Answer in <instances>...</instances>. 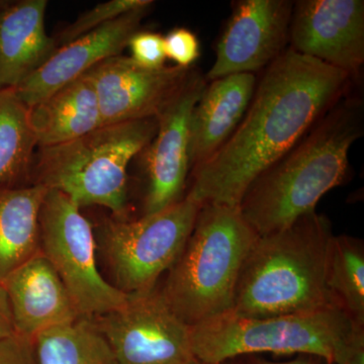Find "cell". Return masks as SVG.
<instances>
[{"label": "cell", "instance_id": "6da1fadb", "mask_svg": "<svg viewBox=\"0 0 364 364\" xmlns=\"http://www.w3.org/2000/svg\"><path fill=\"white\" fill-rule=\"evenodd\" d=\"M352 79L289 48L265 69L233 135L191 171L186 196L203 205L239 207L251 182L349 92Z\"/></svg>", "mask_w": 364, "mask_h": 364}, {"label": "cell", "instance_id": "7a4b0ae2", "mask_svg": "<svg viewBox=\"0 0 364 364\" xmlns=\"http://www.w3.org/2000/svg\"><path fill=\"white\" fill-rule=\"evenodd\" d=\"M363 132V100L347 93L251 182L239 208L255 233H277L316 210L323 196L346 181L349 150Z\"/></svg>", "mask_w": 364, "mask_h": 364}, {"label": "cell", "instance_id": "3957f363", "mask_svg": "<svg viewBox=\"0 0 364 364\" xmlns=\"http://www.w3.org/2000/svg\"><path fill=\"white\" fill-rule=\"evenodd\" d=\"M331 223L316 210L258 237L242 267L230 312L267 318L334 305L326 287Z\"/></svg>", "mask_w": 364, "mask_h": 364}, {"label": "cell", "instance_id": "277c9868", "mask_svg": "<svg viewBox=\"0 0 364 364\" xmlns=\"http://www.w3.org/2000/svg\"><path fill=\"white\" fill-rule=\"evenodd\" d=\"M191 329L200 363L269 352L315 356L329 364H364V325L336 305L267 318L227 312Z\"/></svg>", "mask_w": 364, "mask_h": 364}, {"label": "cell", "instance_id": "5b68a950", "mask_svg": "<svg viewBox=\"0 0 364 364\" xmlns=\"http://www.w3.org/2000/svg\"><path fill=\"white\" fill-rule=\"evenodd\" d=\"M258 237L239 207L203 203L160 289L186 324L193 327L232 310L244 261Z\"/></svg>", "mask_w": 364, "mask_h": 364}, {"label": "cell", "instance_id": "8992f818", "mask_svg": "<svg viewBox=\"0 0 364 364\" xmlns=\"http://www.w3.org/2000/svg\"><path fill=\"white\" fill-rule=\"evenodd\" d=\"M156 132L157 119L152 117L104 124L75 140L38 148L32 165L33 183L61 191L80 208L100 205L123 219L129 164Z\"/></svg>", "mask_w": 364, "mask_h": 364}, {"label": "cell", "instance_id": "52a82bcc", "mask_svg": "<svg viewBox=\"0 0 364 364\" xmlns=\"http://www.w3.org/2000/svg\"><path fill=\"white\" fill-rule=\"evenodd\" d=\"M202 205L184 196L170 207L140 219L105 222L102 247L116 287L127 294L154 289L181 253Z\"/></svg>", "mask_w": 364, "mask_h": 364}, {"label": "cell", "instance_id": "ba28073f", "mask_svg": "<svg viewBox=\"0 0 364 364\" xmlns=\"http://www.w3.org/2000/svg\"><path fill=\"white\" fill-rule=\"evenodd\" d=\"M39 225L41 252L58 273L81 318L98 317L126 303L128 294L100 274L92 227L68 196L48 189Z\"/></svg>", "mask_w": 364, "mask_h": 364}, {"label": "cell", "instance_id": "9c48e42d", "mask_svg": "<svg viewBox=\"0 0 364 364\" xmlns=\"http://www.w3.org/2000/svg\"><path fill=\"white\" fill-rule=\"evenodd\" d=\"M117 364H200L191 326L176 315L155 287L128 294L121 308L92 318Z\"/></svg>", "mask_w": 364, "mask_h": 364}, {"label": "cell", "instance_id": "30bf717a", "mask_svg": "<svg viewBox=\"0 0 364 364\" xmlns=\"http://www.w3.org/2000/svg\"><path fill=\"white\" fill-rule=\"evenodd\" d=\"M207 86L193 70L181 92L156 117V135L144 149L146 188L144 215L154 214L183 198L191 163V119Z\"/></svg>", "mask_w": 364, "mask_h": 364}, {"label": "cell", "instance_id": "8fae6325", "mask_svg": "<svg viewBox=\"0 0 364 364\" xmlns=\"http://www.w3.org/2000/svg\"><path fill=\"white\" fill-rule=\"evenodd\" d=\"M294 1L240 0L233 2L207 80L267 68L287 50Z\"/></svg>", "mask_w": 364, "mask_h": 364}, {"label": "cell", "instance_id": "7c38bea8", "mask_svg": "<svg viewBox=\"0 0 364 364\" xmlns=\"http://www.w3.org/2000/svg\"><path fill=\"white\" fill-rule=\"evenodd\" d=\"M193 71L178 66L150 70L119 55L100 62L85 75L95 86L104 124H114L159 116Z\"/></svg>", "mask_w": 364, "mask_h": 364}, {"label": "cell", "instance_id": "4fadbf2b", "mask_svg": "<svg viewBox=\"0 0 364 364\" xmlns=\"http://www.w3.org/2000/svg\"><path fill=\"white\" fill-rule=\"evenodd\" d=\"M289 49L358 75L364 63L363 0L294 1L289 26Z\"/></svg>", "mask_w": 364, "mask_h": 364}, {"label": "cell", "instance_id": "5bb4252c", "mask_svg": "<svg viewBox=\"0 0 364 364\" xmlns=\"http://www.w3.org/2000/svg\"><path fill=\"white\" fill-rule=\"evenodd\" d=\"M149 7L130 11L60 47L39 70L14 88L28 107L49 97L62 86L85 75L105 60L122 55L132 36L139 32Z\"/></svg>", "mask_w": 364, "mask_h": 364}, {"label": "cell", "instance_id": "9a60e30c", "mask_svg": "<svg viewBox=\"0 0 364 364\" xmlns=\"http://www.w3.org/2000/svg\"><path fill=\"white\" fill-rule=\"evenodd\" d=\"M2 284L11 304L14 330L23 336L35 339L41 332L81 318L58 273L41 251Z\"/></svg>", "mask_w": 364, "mask_h": 364}, {"label": "cell", "instance_id": "2e32d148", "mask_svg": "<svg viewBox=\"0 0 364 364\" xmlns=\"http://www.w3.org/2000/svg\"><path fill=\"white\" fill-rule=\"evenodd\" d=\"M47 0L0 1V90L16 88L57 51L46 31Z\"/></svg>", "mask_w": 364, "mask_h": 364}, {"label": "cell", "instance_id": "e0dca14e", "mask_svg": "<svg viewBox=\"0 0 364 364\" xmlns=\"http://www.w3.org/2000/svg\"><path fill=\"white\" fill-rule=\"evenodd\" d=\"M256 85L255 74L240 73L215 79L205 86L191 114V171L233 135L247 112Z\"/></svg>", "mask_w": 364, "mask_h": 364}, {"label": "cell", "instance_id": "ac0fdd59", "mask_svg": "<svg viewBox=\"0 0 364 364\" xmlns=\"http://www.w3.org/2000/svg\"><path fill=\"white\" fill-rule=\"evenodd\" d=\"M28 119L38 148L69 142L104 126L95 86L85 74L28 107Z\"/></svg>", "mask_w": 364, "mask_h": 364}, {"label": "cell", "instance_id": "d6986e66", "mask_svg": "<svg viewBox=\"0 0 364 364\" xmlns=\"http://www.w3.org/2000/svg\"><path fill=\"white\" fill-rule=\"evenodd\" d=\"M48 188H0V284L40 252L39 215Z\"/></svg>", "mask_w": 364, "mask_h": 364}, {"label": "cell", "instance_id": "ffe728a7", "mask_svg": "<svg viewBox=\"0 0 364 364\" xmlns=\"http://www.w3.org/2000/svg\"><path fill=\"white\" fill-rule=\"evenodd\" d=\"M39 364H117L92 318L41 332L35 337Z\"/></svg>", "mask_w": 364, "mask_h": 364}, {"label": "cell", "instance_id": "44dd1931", "mask_svg": "<svg viewBox=\"0 0 364 364\" xmlns=\"http://www.w3.org/2000/svg\"><path fill=\"white\" fill-rule=\"evenodd\" d=\"M36 147L28 107L14 88L0 90V188L13 186L31 171Z\"/></svg>", "mask_w": 364, "mask_h": 364}, {"label": "cell", "instance_id": "7402d4cb", "mask_svg": "<svg viewBox=\"0 0 364 364\" xmlns=\"http://www.w3.org/2000/svg\"><path fill=\"white\" fill-rule=\"evenodd\" d=\"M326 287L334 305L364 325V246L360 239L333 235L328 248Z\"/></svg>", "mask_w": 364, "mask_h": 364}, {"label": "cell", "instance_id": "603a6c76", "mask_svg": "<svg viewBox=\"0 0 364 364\" xmlns=\"http://www.w3.org/2000/svg\"><path fill=\"white\" fill-rule=\"evenodd\" d=\"M153 4L154 1L151 0H111L97 4L90 11L81 14L77 20L67 26L58 36L54 37L57 47H63L124 14L149 7Z\"/></svg>", "mask_w": 364, "mask_h": 364}, {"label": "cell", "instance_id": "cb8c5ba5", "mask_svg": "<svg viewBox=\"0 0 364 364\" xmlns=\"http://www.w3.org/2000/svg\"><path fill=\"white\" fill-rule=\"evenodd\" d=\"M130 58L140 67L150 70L164 67L166 61L164 36L153 32H136L128 43Z\"/></svg>", "mask_w": 364, "mask_h": 364}, {"label": "cell", "instance_id": "d4e9b609", "mask_svg": "<svg viewBox=\"0 0 364 364\" xmlns=\"http://www.w3.org/2000/svg\"><path fill=\"white\" fill-rule=\"evenodd\" d=\"M167 58L176 62V66L191 68L200 56L198 37L186 28H176L164 36Z\"/></svg>", "mask_w": 364, "mask_h": 364}, {"label": "cell", "instance_id": "484cf974", "mask_svg": "<svg viewBox=\"0 0 364 364\" xmlns=\"http://www.w3.org/2000/svg\"><path fill=\"white\" fill-rule=\"evenodd\" d=\"M0 364H39L35 339L18 333L0 339Z\"/></svg>", "mask_w": 364, "mask_h": 364}, {"label": "cell", "instance_id": "4316f807", "mask_svg": "<svg viewBox=\"0 0 364 364\" xmlns=\"http://www.w3.org/2000/svg\"><path fill=\"white\" fill-rule=\"evenodd\" d=\"M14 330L13 312L4 284H0V339L11 336Z\"/></svg>", "mask_w": 364, "mask_h": 364}, {"label": "cell", "instance_id": "83f0119b", "mask_svg": "<svg viewBox=\"0 0 364 364\" xmlns=\"http://www.w3.org/2000/svg\"><path fill=\"white\" fill-rule=\"evenodd\" d=\"M253 364H329L323 359L315 358L311 355H299L298 358L282 363H274V361L267 360V359H256Z\"/></svg>", "mask_w": 364, "mask_h": 364}, {"label": "cell", "instance_id": "f1b7e54d", "mask_svg": "<svg viewBox=\"0 0 364 364\" xmlns=\"http://www.w3.org/2000/svg\"><path fill=\"white\" fill-rule=\"evenodd\" d=\"M200 364H205V363H200ZM215 364H237V363H234L233 360H229V361H225V363H215Z\"/></svg>", "mask_w": 364, "mask_h": 364}]
</instances>
